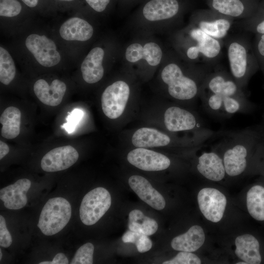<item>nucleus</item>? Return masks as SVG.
Instances as JSON below:
<instances>
[{
    "mask_svg": "<svg viewBox=\"0 0 264 264\" xmlns=\"http://www.w3.org/2000/svg\"><path fill=\"white\" fill-rule=\"evenodd\" d=\"M60 0L66 1H72L73 0Z\"/></svg>",
    "mask_w": 264,
    "mask_h": 264,
    "instance_id": "obj_45",
    "label": "nucleus"
},
{
    "mask_svg": "<svg viewBox=\"0 0 264 264\" xmlns=\"http://www.w3.org/2000/svg\"><path fill=\"white\" fill-rule=\"evenodd\" d=\"M86 1L95 11L101 12L106 9L110 0H86Z\"/></svg>",
    "mask_w": 264,
    "mask_h": 264,
    "instance_id": "obj_38",
    "label": "nucleus"
},
{
    "mask_svg": "<svg viewBox=\"0 0 264 264\" xmlns=\"http://www.w3.org/2000/svg\"><path fill=\"white\" fill-rule=\"evenodd\" d=\"M163 51L160 46L156 43L148 42L142 45L134 43L129 45L125 51L126 60L135 63L141 60L153 66L158 65L162 59Z\"/></svg>",
    "mask_w": 264,
    "mask_h": 264,
    "instance_id": "obj_17",
    "label": "nucleus"
},
{
    "mask_svg": "<svg viewBox=\"0 0 264 264\" xmlns=\"http://www.w3.org/2000/svg\"><path fill=\"white\" fill-rule=\"evenodd\" d=\"M214 11L230 18L247 19L253 14L242 0H211Z\"/></svg>",
    "mask_w": 264,
    "mask_h": 264,
    "instance_id": "obj_25",
    "label": "nucleus"
},
{
    "mask_svg": "<svg viewBox=\"0 0 264 264\" xmlns=\"http://www.w3.org/2000/svg\"><path fill=\"white\" fill-rule=\"evenodd\" d=\"M179 11L177 0H151L143 9V15L151 22L167 21L175 18Z\"/></svg>",
    "mask_w": 264,
    "mask_h": 264,
    "instance_id": "obj_20",
    "label": "nucleus"
},
{
    "mask_svg": "<svg viewBox=\"0 0 264 264\" xmlns=\"http://www.w3.org/2000/svg\"><path fill=\"white\" fill-rule=\"evenodd\" d=\"M202 261L191 252L180 251L175 257L165 261L163 264H200Z\"/></svg>",
    "mask_w": 264,
    "mask_h": 264,
    "instance_id": "obj_33",
    "label": "nucleus"
},
{
    "mask_svg": "<svg viewBox=\"0 0 264 264\" xmlns=\"http://www.w3.org/2000/svg\"><path fill=\"white\" fill-rule=\"evenodd\" d=\"M137 250L140 253H144L150 250L152 242L148 235L140 233L134 243Z\"/></svg>",
    "mask_w": 264,
    "mask_h": 264,
    "instance_id": "obj_37",
    "label": "nucleus"
},
{
    "mask_svg": "<svg viewBox=\"0 0 264 264\" xmlns=\"http://www.w3.org/2000/svg\"><path fill=\"white\" fill-rule=\"evenodd\" d=\"M26 5L30 7H35L38 3V0H22Z\"/></svg>",
    "mask_w": 264,
    "mask_h": 264,
    "instance_id": "obj_42",
    "label": "nucleus"
},
{
    "mask_svg": "<svg viewBox=\"0 0 264 264\" xmlns=\"http://www.w3.org/2000/svg\"><path fill=\"white\" fill-rule=\"evenodd\" d=\"M22 113L19 108L10 106L6 108L0 117L1 135L7 139L17 137L20 133Z\"/></svg>",
    "mask_w": 264,
    "mask_h": 264,
    "instance_id": "obj_26",
    "label": "nucleus"
},
{
    "mask_svg": "<svg viewBox=\"0 0 264 264\" xmlns=\"http://www.w3.org/2000/svg\"><path fill=\"white\" fill-rule=\"evenodd\" d=\"M66 90V84L59 80H53L50 84L45 80H37L33 90L37 98L44 104L55 107L61 104Z\"/></svg>",
    "mask_w": 264,
    "mask_h": 264,
    "instance_id": "obj_16",
    "label": "nucleus"
},
{
    "mask_svg": "<svg viewBox=\"0 0 264 264\" xmlns=\"http://www.w3.org/2000/svg\"><path fill=\"white\" fill-rule=\"evenodd\" d=\"M196 168L200 175L211 181L219 182L227 177L221 155L212 148L197 157Z\"/></svg>",
    "mask_w": 264,
    "mask_h": 264,
    "instance_id": "obj_15",
    "label": "nucleus"
},
{
    "mask_svg": "<svg viewBox=\"0 0 264 264\" xmlns=\"http://www.w3.org/2000/svg\"><path fill=\"white\" fill-rule=\"evenodd\" d=\"M223 109L225 117L239 113L245 112L250 103L247 99L223 96Z\"/></svg>",
    "mask_w": 264,
    "mask_h": 264,
    "instance_id": "obj_30",
    "label": "nucleus"
},
{
    "mask_svg": "<svg viewBox=\"0 0 264 264\" xmlns=\"http://www.w3.org/2000/svg\"><path fill=\"white\" fill-rule=\"evenodd\" d=\"M241 29L256 34H264V12L253 14L250 17L237 22Z\"/></svg>",
    "mask_w": 264,
    "mask_h": 264,
    "instance_id": "obj_31",
    "label": "nucleus"
},
{
    "mask_svg": "<svg viewBox=\"0 0 264 264\" xmlns=\"http://www.w3.org/2000/svg\"><path fill=\"white\" fill-rule=\"evenodd\" d=\"M140 233L132 231H127L123 235L122 240L125 243H135Z\"/></svg>",
    "mask_w": 264,
    "mask_h": 264,
    "instance_id": "obj_39",
    "label": "nucleus"
},
{
    "mask_svg": "<svg viewBox=\"0 0 264 264\" xmlns=\"http://www.w3.org/2000/svg\"><path fill=\"white\" fill-rule=\"evenodd\" d=\"M1 258H2V252H1V249H0V260H1Z\"/></svg>",
    "mask_w": 264,
    "mask_h": 264,
    "instance_id": "obj_44",
    "label": "nucleus"
},
{
    "mask_svg": "<svg viewBox=\"0 0 264 264\" xmlns=\"http://www.w3.org/2000/svg\"><path fill=\"white\" fill-rule=\"evenodd\" d=\"M255 170H257L264 174V163L259 166Z\"/></svg>",
    "mask_w": 264,
    "mask_h": 264,
    "instance_id": "obj_43",
    "label": "nucleus"
},
{
    "mask_svg": "<svg viewBox=\"0 0 264 264\" xmlns=\"http://www.w3.org/2000/svg\"><path fill=\"white\" fill-rule=\"evenodd\" d=\"M128 227L130 230L148 236L154 234L158 229L157 222L138 209L131 211L129 215Z\"/></svg>",
    "mask_w": 264,
    "mask_h": 264,
    "instance_id": "obj_27",
    "label": "nucleus"
},
{
    "mask_svg": "<svg viewBox=\"0 0 264 264\" xmlns=\"http://www.w3.org/2000/svg\"><path fill=\"white\" fill-rule=\"evenodd\" d=\"M68 261L66 255L62 253L57 254L52 262H49V264H67Z\"/></svg>",
    "mask_w": 264,
    "mask_h": 264,
    "instance_id": "obj_40",
    "label": "nucleus"
},
{
    "mask_svg": "<svg viewBox=\"0 0 264 264\" xmlns=\"http://www.w3.org/2000/svg\"><path fill=\"white\" fill-rule=\"evenodd\" d=\"M59 32L61 37L66 41H86L92 37L93 28L85 20L73 17L62 24Z\"/></svg>",
    "mask_w": 264,
    "mask_h": 264,
    "instance_id": "obj_23",
    "label": "nucleus"
},
{
    "mask_svg": "<svg viewBox=\"0 0 264 264\" xmlns=\"http://www.w3.org/2000/svg\"><path fill=\"white\" fill-rule=\"evenodd\" d=\"M104 51L100 47L92 48L83 60L81 70L84 80L88 84H94L103 78L104 69L102 65Z\"/></svg>",
    "mask_w": 264,
    "mask_h": 264,
    "instance_id": "obj_21",
    "label": "nucleus"
},
{
    "mask_svg": "<svg viewBox=\"0 0 264 264\" xmlns=\"http://www.w3.org/2000/svg\"><path fill=\"white\" fill-rule=\"evenodd\" d=\"M229 96L247 99L245 90L240 87L230 72L216 69L206 76L201 90Z\"/></svg>",
    "mask_w": 264,
    "mask_h": 264,
    "instance_id": "obj_10",
    "label": "nucleus"
},
{
    "mask_svg": "<svg viewBox=\"0 0 264 264\" xmlns=\"http://www.w3.org/2000/svg\"><path fill=\"white\" fill-rule=\"evenodd\" d=\"M205 239L203 228L199 225H194L185 233L173 238L171 245L176 251L193 252L204 244Z\"/></svg>",
    "mask_w": 264,
    "mask_h": 264,
    "instance_id": "obj_22",
    "label": "nucleus"
},
{
    "mask_svg": "<svg viewBox=\"0 0 264 264\" xmlns=\"http://www.w3.org/2000/svg\"><path fill=\"white\" fill-rule=\"evenodd\" d=\"M164 124L172 132L193 131L197 132L207 130L198 115L186 109L171 106L164 113Z\"/></svg>",
    "mask_w": 264,
    "mask_h": 264,
    "instance_id": "obj_7",
    "label": "nucleus"
},
{
    "mask_svg": "<svg viewBox=\"0 0 264 264\" xmlns=\"http://www.w3.org/2000/svg\"><path fill=\"white\" fill-rule=\"evenodd\" d=\"M200 98L203 109L209 114L219 117H225L223 96L201 90Z\"/></svg>",
    "mask_w": 264,
    "mask_h": 264,
    "instance_id": "obj_28",
    "label": "nucleus"
},
{
    "mask_svg": "<svg viewBox=\"0 0 264 264\" xmlns=\"http://www.w3.org/2000/svg\"><path fill=\"white\" fill-rule=\"evenodd\" d=\"M245 202L249 215L253 220L264 223V184L251 185L247 191Z\"/></svg>",
    "mask_w": 264,
    "mask_h": 264,
    "instance_id": "obj_24",
    "label": "nucleus"
},
{
    "mask_svg": "<svg viewBox=\"0 0 264 264\" xmlns=\"http://www.w3.org/2000/svg\"><path fill=\"white\" fill-rule=\"evenodd\" d=\"M79 154L71 145L54 148L47 152L42 158L41 166L47 172H55L66 170L77 161Z\"/></svg>",
    "mask_w": 264,
    "mask_h": 264,
    "instance_id": "obj_14",
    "label": "nucleus"
},
{
    "mask_svg": "<svg viewBox=\"0 0 264 264\" xmlns=\"http://www.w3.org/2000/svg\"><path fill=\"white\" fill-rule=\"evenodd\" d=\"M127 158L130 164L146 171L164 170L171 164L170 159L165 155L144 148L131 151Z\"/></svg>",
    "mask_w": 264,
    "mask_h": 264,
    "instance_id": "obj_13",
    "label": "nucleus"
},
{
    "mask_svg": "<svg viewBox=\"0 0 264 264\" xmlns=\"http://www.w3.org/2000/svg\"><path fill=\"white\" fill-rule=\"evenodd\" d=\"M31 186V181L27 178L18 180L0 190V198L5 207L11 210L23 208L27 203L26 193Z\"/></svg>",
    "mask_w": 264,
    "mask_h": 264,
    "instance_id": "obj_19",
    "label": "nucleus"
},
{
    "mask_svg": "<svg viewBox=\"0 0 264 264\" xmlns=\"http://www.w3.org/2000/svg\"><path fill=\"white\" fill-rule=\"evenodd\" d=\"M16 74V67L14 61L9 52L3 47H0V81L9 85Z\"/></svg>",
    "mask_w": 264,
    "mask_h": 264,
    "instance_id": "obj_29",
    "label": "nucleus"
},
{
    "mask_svg": "<svg viewBox=\"0 0 264 264\" xmlns=\"http://www.w3.org/2000/svg\"><path fill=\"white\" fill-rule=\"evenodd\" d=\"M111 203L109 192L103 187H97L83 198L79 209L80 218L86 225L96 223L106 213Z\"/></svg>",
    "mask_w": 264,
    "mask_h": 264,
    "instance_id": "obj_6",
    "label": "nucleus"
},
{
    "mask_svg": "<svg viewBox=\"0 0 264 264\" xmlns=\"http://www.w3.org/2000/svg\"><path fill=\"white\" fill-rule=\"evenodd\" d=\"M197 201L201 213L207 220L218 223L222 219L227 200L220 191L213 187L203 188L198 194Z\"/></svg>",
    "mask_w": 264,
    "mask_h": 264,
    "instance_id": "obj_9",
    "label": "nucleus"
},
{
    "mask_svg": "<svg viewBox=\"0 0 264 264\" xmlns=\"http://www.w3.org/2000/svg\"><path fill=\"white\" fill-rule=\"evenodd\" d=\"M234 19L217 12H202L195 15L190 24L216 39L225 38L231 29Z\"/></svg>",
    "mask_w": 264,
    "mask_h": 264,
    "instance_id": "obj_11",
    "label": "nucleus"
},
{
    "mask_svg": "<svg viewBox=\"0 0 264 264\" xmlns=\"http://www.w3.org/2000/svg\"><path fill=\"white\" fill-rule=\"evenodd\" d=\"M252 46L259 67L264 73V34L256 35Z\"/></svg>",
    "mask_w": 264,
    "mask_h": 264,
    "instance_id": "obj_35",
    "label": "nucleus"
},
{
    "mask_svg": "<svg viewBox=\"0 0 264 264\" xmlns=\"http://www.w3.org/2000/svg\"><path fill=\"white\" fill-rule=\"evenodd\" d=\"M25 46L42 66L49 67L57 65L61 56L54 41L44 35H29L25 40Z\"/></svg>",
    "mask_w": 264,
    "mask_h": 264,
    "instance_id": "obj_12",
    "label": "nucleus"
},
{
    "mask_svg": "<svg viewBox=\"0 0 264 264\" xmlns=\"http://www.w3.org/2000/svg\"><path fill=\"white\" fill-rule=\"evenodd\" d=\"M22 8L21 3L17 0H0V16H16L21 12Z\"/></svg>",
    "mask_w": 264,
    "mask_h": 264,
    "instance_id": "obj_34",
    "label": "nucleus"
},
{
    "mask_svg": "<svg viewBox=\"0 0 264 264\" xmlns=\"http://www.w3.org/2000/svg\"><path fill=\"white\" fill-rule=\"evenodd\" d=\"M218 133L220 138L211 148L221 155L227 177H237L248 171L255 154V133L247 129Z\"/></svg>",
    "mask_w": 264,
    "mask_h": 264,
    "instance_id": "obj_1",
    "label": "nucleus"
},
{
    "mask_svg": "<svg viewBox=\"0 0 264 264\" xmlns=\"http://www.w3.org/2000/svg\"><path fill=\"white\" fill-rule=\"evenodd\" d=\"M128 183L131 189L145 203L157 210L164 208L166 202L163 197L145 177L133 175L129 178Z\"/></svg>",
    "mask_w": 264,
    "mask_h": 264,
    "instance_id": "obj_18",
    "label": "nucleus"
},
{
    "mask_svg": "<svg viewBox=\"0 0 264 264\" xmlns=\"http://www.w3.org/2000/svg\"><path fill=\"white\" fill-rule=\"evenodd\" d=\"M12 242L10 233L7 229L4 217L0 216V245L6 248L10 246Z\"/></svg>",
    "mask_w": 264,
    "mask_h": 264,
    "instance_id": "obj_36",
    "label": "nucleus"
},
{
    "mask_svg": "<svg viewBox=\"0 0 264 264\" xmlns=\"http://www.w3.org/2000/svg\"><path fill=\"white\" fill-rule=\"evenodd\" d=\"M130 94V87L124 81H117L108 86L101 98L104 114L110 119L121 116L125 109Z\"/></svg>",
    "mask_w": 264,
    "mask_h": 264,
    "instance_id": "obj_8",
    "label": "nucleus"
},
{
    "mask_svg": "<svg viewBox=\"0 0 264 264\" xmlns=\"http://www.w3.org/2000/svg\"><path fill=\"white\" fill-rule=\"evenodd\" d=\"M176 49L188 63L213 67L220 59L224 42L190 24L175 35Z\"/></svg>",
    "mask_w": 264,
    "mask_h": 264,
    "instance_id": "obj_3",
    "label": "nucleus"
},
{
    "mask_svg": "<svg viewBox=\"0 0 264 264\" xmlns=\"http://www.w3.org/2000/svg\"><path fill=\"white\" fill-rule=\"evenodd\" d=\"M230 73L244 90L252 75L259 67L251 43L244 36L228 37L224 43Z\"/></svg>",
    "mask_w": 264,
    "mask_h": 264,
    "instance_id": "obj_4",
    "label": "nucleus"
},
{
    "mask_svg": "<svg viewBox=\"0 0 264 264\" xmlns=\"http://www.w3.org/2000/svg\"><path fill=\"white\" fill-rule=\"evenodd\" d=\"M71 216L69 202L62 197L49 199L43 207L39 217L38 227L46 236H51L61 231Z\"/></svg>",
    "mask_w": 264,
    "mask_h": 264,
    "instance_id": "obj_5",
    "label": "nucleus"
},
{
    "mask_svg": "<svg viewBox=\"0 0 264 264\" xmlns=\"http://www.w3.org/2000/svg\"><path fill=\"white\" fill-rule=\"evenodd\" d=\"M211 66L191 63L185 68L175 60L167 63L161 72L169 95L179 101H193L199 97L201 87Z\"/></svg>",
    "mask_w": 264,
    "mask_h": 264,
    "instance_id": "obj_2",
    "label": "nucleus"
},
{
    "mask_svg": "<svg viewBox=\"0 0 264 264\" xmlns=\"http://www.w3.org/2000/svg\"><path fill=\"white\" fill-rule=\"evenodd\" d=\"M9 152V147L3 141H0V159H2Z\"/></svg>",
    "mask_w": 264,
    "mask_h": 264,
    "instance_id": "obj_41",
    "label": "nucleus"
},
{
    "mask_svg": "<svg viewBox=\"0 0 264 264\" xmlns=\"http://www.w3.org/2000/svg\"><path fill=\"white\" fill-rule=\"evenodd\" d=\"M94 246L90 242H87L80 246L77 250L71 264H91L93 263Z\"/></svg>",
    "mask_w": 264,
    "mask_h": 264,
    "instance_id": "obj_32",
    "label": "nucleus"
}]
</instances>
